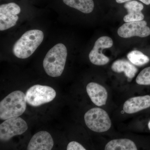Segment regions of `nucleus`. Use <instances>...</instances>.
I'll return each mask as SVG.
<instances>
[{"instance_id":"nucleus-15","label":"nucleus","mask_w":150,"mask_h":150,"mask_svg":"<svg viewBox=\"0 0 150 150\" xmlns=\"http://www.w3.org/2000/svg\"><path fill=\"white\" fill-rule=\"evenodd\" d=\"M65 4L84 13H89L93 11V0H63Z\"/></svg>"},{"instance_id":"nucleus-8","label":"nucleus","mask_w":150,"mask_h":150,"mask_svg":"<svg viewBox=\"0 0 150 150\" xmlns=\"http://www.w3.org/2000/svg\"><path fill=\"white\" fill-rule=\"evenodd\" d=\"M113 45V41L110 38L104 36L99 38L96 41L92 50L89 54L90 61L93 64L103 66L109 62V59L105 56L102 51L105 48H110Z\"/></svg>"},{"instance_id":"nucleus-17","label":"nucleus","mask_w":150,"mask_h":150,"mask_svg":"<svg viewBox=\"0 0 150 150\" xmlns=\"http://www.w3.org/2000/svg\"><path fill=\"white\" fill-rule=\"evenodd\" d=\"M136 82L141 85H150V67L141 71L136 79Z\"/></svg>"},{"instance_id":"nucleus-6","label":"nucleus","mask_w":150,"mask_h":150,"mask_svg":"<svg viewBox=\"0 0 150 150\" xmlns=\"http://www.w3.org/2000/svg\"><path fill=\"white\" fill-rule=\"evenodd\" d=\"M28 129L27 123L20 117L9 118L0 125V139L6 142L14 136L23 134Z\"/></svg>"},{"instance_id":"nucleus-20","label":"nucleus","mask_w":150,"mask_h":150,"mask_svg":"<svg viewBox=\"0 0 150 150\" xmlns=\"http://www.w3.org/2000/svg\"><path fill=\"white\" fill-rule=\"evenodd\" d=\"M148 127H149V129L150 130V121H149V123H148Z\"/></svg>"},{"instance_id":"nucleus-5","label":"nucleus","mask_w":150,"mask_h":150,"mask_svg":"<svg viewBox=\"0 0 150 150\" xmlns=\"http://www.w3.org/2000/svg\"><path fill=\"white\" fill-rule=\"evenodd\" d=\"M56 94V91L51 87L35 85L30 88L25 95L27 103L37 107L52 101Z\"/></svg>"},{"instance_id":"nucleus-16","label":"nucleus","mask_w":150,"mask_h":150,"mask_svg":"<svg viewBox=\"0 0 150 150\" xmlns=\"http://www.w3.org/2000/svg\"><path fill=\"white\" fill-rule=\"evenodd\" d=\"M127 58L133 64L139 67L144 66L150 61L148 56L138 50H134L129 52L127 55Z\"/></svg>"},{"instance_id":"nucleus-13","label":"nucleus","mask_w":150,"mask_h":150,"mask_svg":"<svg viewBox=\"0 0 150 150\" xmlns=\"http://www.w3.org/2000/svg\"><path fill=\"white\" fill-rule=\"evenodd\" d=\"M124 6L128 13L123 18L125 22L141 21L144 20V16L142 12L144 6L142 3L136 1H130L125 3Z\"/></svg>"},{"instance_id":"nucleus-10","label":"nucleus","mask_w":150,"mask_h":150,"mask_svg":"<svg viewBox=\"0 0 150 150\" xmlns=\"http://www.w3.org/2000/svg\"><path fill=\"white\" fill-rule=\"evenodd\" d=\"M54 145V140L51 134L47 131H40L32 137L27 150H51Z\"/></svg>"},{"instance_id":"nucleus-7","label":"nucleus","mask_w":150,"mask_h":150,"mask_svg":"<svg viewBox=\"0 0 150 150\" xmlns=\"http://www.w3.org/2000/svg\"><path fill=\"white\" fill-rule=\"evenodd\" d=\"M20 7L14 3L4 4L0 6V30H6L13 27L18 20Z\"/></svg>"},{"instance_id":"nucleus-1","label":"nucleus","mask_w":150,"mask_h":150,"mask_svg":"<svg viewBox=\"0 0 150 150\" xmlns=\"http://www.w3.org/2000/svg\"><path fill=\"white\" fill-rule=\"evenodd\" d=\"M44 34L39 30H28L22 35L16 42L13 48L15 56L21 59H25L31 56L42 43Z\"/></svg>"},{"instance_id":"nucleus-9","label":"nucleus","mask_w":150,"mask_h":150,"mask_svg":"<svg viewBox=\"0 0 150 150\" xmlns=\"http://www.w3.org/2000/svg\"><path fill=\"white\" fill-rule=\"evenodd\" d=\"M118 35L123 38L133 36L144 38L150 35V28L145 21L126 23L118 28Z\"/></svg>"},{"instance_id":"nucleus-2","label":"nucleus","mask_w":150,"mask_h":150,"mask_svg":"<svg viewBox=\"0 0 150 150\" xmlns=\"http://www.w3.org/2000/svg\"><path fill=\"white\" fill-rule=\"evenodd\" d=\"M67 56V48L64 44L58 43L51 48L43 61L46 74L52 77L61 76L64 69Z\"/></svg>"},{"instance_id":"nucleus-11","label":"nucleus","mask_w":150,"mask_h":150,"mask_svg":"<svg viewBox=\"0 0 150 150\" xmlns=\"http://www.w3.org/2000/svg\"><path fill=\"white\" fill-rule=\"evenodd\" d=\"M86 91L91 101L97 106L106 104L108 92L104 87L96 83H90L87 86Z\"/></svg>"},{"instance_id":"nucleus-18","label":"nucleus","mask_w":150,"mask_h":150,"mask_svg":"<svg viewBox=\"0 0 150 150\" xmlns=\"http://www.w3.org/2000/svg\"><path fill=\"white\" fill-rule=\"evenodd\" d=\"M116 2L119 3V4H122V3H126L127 2L130 1L131 0H115Z\"/></svg>"},{"instance_id":"nucleus-14","label":"nucleus","mask_w":150,"mask_h":150,"mask_svg":"<svg viewBox=\"0 0 150 150\" xmlns=\"http://www.w3.org/2000/svg\"><path fill=\"white\" fill-rule=\"evenodd\" d=\"M111 69L115 73L124 72L129 80L134 78L138 72L137 67L129 61L124 59L118 60L113 62Z\"/></svg>"},{"instance_id":"nucleus-19","label":"nucleus","mask_w":150,"mask_h":150,"mask_svg":"<svg viewBox=\"0 0 150 150\" xmlns=\"http://www.w3.org/2000/svg\"><path fill=\"white\" fill-rule=\"evenodd\" d=\"M139 1L147 5L150 4V0H139Z\"/></svg>"},{"instance_id":"nucleus-12","label":"nucleus","mask_w":150,"mask_h":150,"mask_svg":"<svg viewBox=\"0 0 150 150\" xmlns=\"http://www.w3.org/2000/svg\"><path fill=\"white\" fill-rule=\"evenodd\" d=\"M150 107V96L134 97L126 100L123 105V110L128 114L136 113Z\"/></svg>"},{"instance_id":"nucleus-4","label":"nucleus","mask_w":150,"mask_h":150,"mask_svg":"<svg viewBox=\"0 0 150 150\" xmlns=\"http://www.w3.org/2000/svg\"><path fill=\"white\" fill-rule=\"evenodd\" d=\"M86 125L91 131L96 133H103L110 129L111 121L105 110L99 108H93L84 115Z\"/></svg>"},{"instance_id":"nucleus-3","label":"nucleus","mask_w":150,"mask_h":150,"mask_svg":"<svg viewBox=\"0 0 150 150\" xmlns=\"http://www.w3.org/2000/svg\"><path fill=\"white\" fill-rule=\"evenodd\" d=\"M25 95L20 91L11 93L0 102V118L6 120L18 117L26 108Z\"/></svg>"}]
</instances>
